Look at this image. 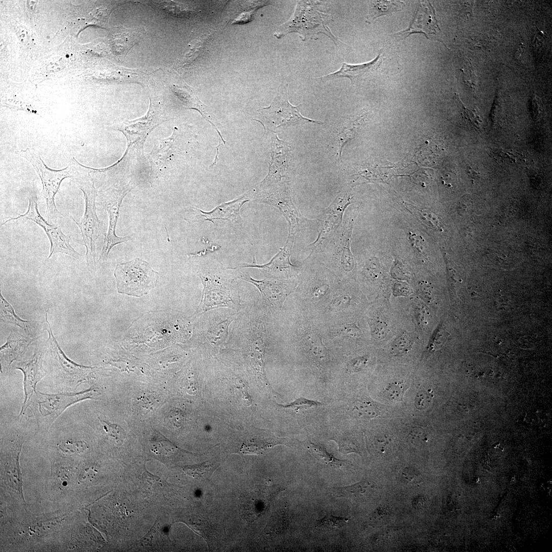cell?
<instances>
[{
    "mask_svg": "<svg viewBox=\"0 0 552 552\" xmlns=\"http://www.w3.org/2000/svg\"><path fill=\"white\" fill-rule=\"evenodd\" d=\"M288 307L276 315L275 324L285 340L311 367L326 372L332 363L331 351L326 345L320 322L292 296Z\"/></svg>",
    "mask_w": 552,
    "mask_h": 552,
    "instance_id": "6da1fadb",
    "label": "cell"
},
{
    "mask_svg": "<svg viewBox=\"0 0 552 552\" xmlns=\"http://www.w3.org/2000/svg\"><path fill=\"white\" fill-rule=\"evenodd\" d=\"M340 281L310 254L300 266L298 282L292 294L296 301L315 316Z\"/></svg>",
    "mask_w": 552,
    "mask_h": 552,
    "instance_id": "7a4b0ae2",
    "label": "cell"
},
{
    "mask_svg": "<svg viewBox=\"0 0 552 552\" xmlns=\"http://www.w3.org/2000/svg\"><path fill=\"white\" fill-rule=\"evenodd\" d=\"M75 171L72 179L76 183L84 194L85 202V212L80 222L71 216L78 226L86 247L85 259L89 270L96 269V242L104 233L103 225L98 219L96 213V202L97 191L94 180L90 175L89 167L83 166L75 158Z\"/></svg>",
    "mask_w": 552,
    "mask_h": 552,
    "instance_id": "3957f363",
    "label": "cell"
},
{
    "mask_svg": "<svg viewBox=\"0 0 552 552\" xmlns=\"http://www.w3.org/2000/svg\"><path fill=\"white\" fill-rule=\"evenodd\" d=\"M355 213L350 211L335 232L312 255L329 269L340 281H348L355 268L351 250Z\"/></svg>",
    "mask_w": 552,
    "mask_h": 552,
    "instance_id": "277c9868",
    "label": "cell"
},
{
    "mask_svg": "<svg viewBox=\"0 0 552 552\" xmlns=\"http://www.w3.org/2000/svg\"><path fill=\"white\" fill-rule=\"evenodd\" d=\"M323 3L317 1H297L294 11L289 19L280 25L273 36L281 39L290 33H297L303 41L317 39L315 36L324 34L337 46L343 43L331 31L328 24L333 18L331 14L321 10Z\"/></svg>",
    "mask_w": 552,
    "mask_h": 552,
    "instance_id": "5b68a950",
    "label": "cell"
},
{
    "mask_svg": "<svg viewBox=\"0 0 552 552\" xmlns=\"http://www.w3.org/2000/svg\"><path fill=\"white\" fill-rule=\"evenodd\" d=\"M114 275L118 292L135 297L148 293L156 286L159 277L148 262L140 258L118 263Z\"/></svg>",
    "mask_w": 552,
    "mask_h": 552,
    "instance_id": "8992f818",
    "label": "cell"
},
{
    "mask_svg": "<svg viewBox=\"0 0 552 552\" xmlns=\"http://www.w3.org/2000/svg\"><path fill=\"white\" fill-rule=\"evenodd\" d=\"M94 392L93 388L75 393L55 394L35 391L26 408L29 406L30 407L38 427L48 429L68 407L81 401L91 398Z\"/></svg>",
    "mask_w": 552,
    "mask_h": 552,
    "instance_id": "52a82bcc",
    "label": "cell"
},
{
    "mask_svg": "<svg viewBox=\"0 0 552 552\" xmlns=\"http://www.w3.org/2000/svg\"><path fill=\"white\" fill-rule=\"evenodd\" d=\"M16 154L27 159L33 166L39 176L42 184V196L45 201V214L49 222L56 221L63 215L57 210L55 197L62 181L66 178L73 177L74 165H71L61 170H54L48 167L40 156L30 148H27L15 152Z\"/></svg>",
    "mask_w": 552,
    "mask_h": 552,
    "instance_id": "ba28073f",
    "label": "cell"
},
{
    "mask_svg": "<svg viewBox=\"0 0 552 552\" xmlns=\"http://www.w3.org/2000/svg\"><path fill=\"white\" fill-rule=\"evenodd\" d=\"M162 101L150 98V106L146 114L137 119L126 121L114 126V129L121 131L128 142V150H143L144 142L150 132L157 125L167 120Z\"/></svg>",
    "mask_w": 552,
    "mask_h": 552,
    "instance_id": "9c48e42d",
    "label": "cell"
},
{
    "mask_svg": "<svg viewBox=\"0 0 552 552\" xmlns=\"http://www.w3.org/2000/svg\"><path fill=\"white\" fill-rule=\"evenodd\" d=\"M262 186L264 192L261 201L272 205L280 211L288 222L289 234L295 236L313 222L302 216L295 205L288 183L278 182Z\"/></svg>",
    "mask_w": 552,
    "mask_h": 552,
    "instance_id": "30bf717a",
    "label": "cell"
},
{
    "mask_svg": "<svg viewBox=\"0 0 552 552\" xmlns=\"http://www.w3.org/2000/svg\"><path fill=\"white\" fill-rule=\"evenodd\" d=\"M132 189L130 185L124 186L114 185L101 192L100 197L101 204L108 213V228L105 233L103 247L99 260H107L110 250L115 245L127 242L133 238V234L125 237H119L116 234V228L119 215L120 208L125 196Z\"/></svg>",
    "mask_w": 552,
    "mask_h": 552,
    "instance_id": "8fae6325",
    "label": "cell"
},
{
    "mask_svg": "<svg viewBox=\"0 0 552 552\" xmlns=\"http://www.w3.org/2000/svg\"><path fill=\"white\" fill-rule=\"evenodd\" d=\"M200 278L203 286L200 305L202 312L221 307L240 308V296L228 281L214 274H201Z\"/></svg>",
    "mask_w": 552,
    "mask_h": 552,
    "instance_id": "7c38bea8",
    "label": "cell"
},
{
    "mask_svg": "<svg viewBox=\"0 0 552 552\" xmlns=\"http://www.w3.org/2000/svg\"><path fill=\"white\" fill-rule=\"evenodd\" d=\"M351 315L319 321L324 341L331 351L364 340L363 330Z\"/></svg>",
    "mask_w": 552,
    "mask_h": 552,
    "instance_id": "4fadbf2b",
    "label": "cell"
},
{
    "mask_svg": "<svg viewBox=\"0 0 552 552\" xmlns=\"http://www.w3.org/2000/svg\"><path fill=\"white\" fill-rule=\"evenodd\" d=\"M287 89V83L281 84L277 96L270 106L261 110L265 122L273 128L308 123L323 124L321 121L303 116L299 110L301 104L295 106L289 102Z\"/></svg>",
    "mask_w": 552,
    "mask_h": 552,
    "instance_id": "5bb4252c",
    "label": "cell"
},
{
    "mask_svg": "<svg viewBox=\"0 0 552 552\" xmlns=\"http://www.w3.org/2000/svg\"><path fill=\"white\" fill-rule=\"evenodd\" d=\"M22 219L31 220L41 226L46 233L50 242V251L48 259L54 254L61 253L79 259L81 255L76 251L70 243V238L62 231L60 226L45 220L39 214L36 198L31 196L29 199L28 210L26 213L16 217H10L2 225L12 220Z\"/></svg>",
    "mask_w": 552,
    "mask_h": 552,
    "instance_id": "9a60e30c",
    "label": "cell"
},
{
    "mask_svg": "<svg viewBox=\"0 0 552 552\" xmlns=\"http://www.w3.org/2000/svg\"><path fill=\"white\" fill-rule=\"evenodd\" d=\"M242 279L254 284L260 292L262 307L273 316L282 310L286 301L296 288L298 279L280 280L266 278L258 280L248 275H242Z\"/></svg>",
    "mask_w": 552,
    "mask_h": 552,
    "instance_id": "2e32d148",
    "label": "cell"
},
{
    "mask_svg": "<svg viewBox=\"0 0 552 552\" xmlns=\"http://www.w3.org/2000/svg\"><path fill=\"white\" fill-rule=\"evenodd\" d=\"M353 196L348 189H343L332 203L324 210L318 220L320 222L318 234L315 240L306 248L314 251L323 244L338 229L343 221V214L353 202Z\"/></svg>",
    "mask_w": 552,
    "mask_h": 552,
    "instance_id": "e0dca14e",
    "label": "cell"
},
{
    "mask_svg": "<svg viewBox=\"0 0 552 552\" xmlns=\"http://www.w3.org/2000/svg\"><path fill=\"white\" fill-rule=\"evenodd\" d=\"M295 235L289 234L284 246L271 260L263 265L256 264L244 265L237 268L254 267L258 268L268 278L293 280L298 279L300 266L290 262V256L294 242Z\"/></svg>",
    "mask_w": 552,
    "mask_h": 552,
    "instance_id": "ac0fdd59",
    "label": "cell"
},
{
    "mask_svg": "<svg viewBox=\"0 0 552 552\" xmlns=\"http://www.w3.org/2000/svg\"><path fill=\"white\" fill-rule=\"evenodd\" d=\"M357 298L348 281H340L315 316L319 321L351 315L357 306Z\"/></svg>",
    "mask_w": 552,
    "mask_h": 552,
    "instance_id": "d6986e66",
    "label": "cell"
},
{
    "mask_svg": "<svg viewBox=\"0 0 552 552\" xmlns=\"http://www.w3.org/2000/svg\"><path fill=\"white\" fill-rule=\"evenodd\" d=\"M47 314L45 319L47 327L46 329L49 333L48 342L52 352L57 359L59 368L63 376L68 381L78 384L82 382L87 381L93 377V367L78 364L68 358L58 344L55 339L50 325L47 320Z\"/></svg>",
    "mask_w": 552,
    "mask_h": 552,
    "instance_id": "ffe728a7",
    "label": "cell"
},
{
    "mask_svg": "<svg viewBox=\"0 0 552 552\" xmlns=\"http://www.w3.org/2000/svg\"><path fill=\"white\" fill-rule=\"evenodd\" d=\"M382 61V55L379 53L373 60L360 64H350L343 62L338 70L318 78L321 80H329L347 78L353 83L372 74L379 67Z\"/></svg>",
    "mask_w": 552,
    "mask_h": 552,
    "instance_id": "44dd1931",
    "label": "cell"
},
{
    "mask_svg": "<svg viewBox=\"0 0 552 552\" xmlns=\"http://www.w3.org/2000/svg\"><path fill=\"white\" fill-rule=\"evenodd\" d=\"M24 374L25 401L20 415L25 411L26 405L35 392L37 382L44 376L42 367V360L39 355H34L29 361L21 362L16 367Z\"/></svg>",
    "mask_w": 552,
    "mask_h": 552,
    "instance_id": "7402d4cb",
    "label": "cell"
},
{
    "mask_svg": "<svg viewBox=\"0 0 552 552\" xmlns=\"http://www.w3.org/2000/svg\"><path fill=\"white\" fill-rule=\"evenodd\" d=\"M236 314L219 312L217 315L216 313L211 315L206 330L205 337L212 347H220L227 340L229 327Z\"/></svg>",
    "mask_w": 552,
    "mask_h": 552,
    "instance_id": "603a6c76",
    "label": "cell"
},
{
    "mask_svg": "<svg viewBox=\"0 0 552 552\" xmlns=\"http://www.w3.org/2000/svg\"><path fill=\"white\" fill-rule=\"evenodd\" d=\"M245 196L232 201L222 203L210 212H204L196 208H192L204 217V220L213 222L215 220H227L238 222L241 220L240 209L244 203L247 201Z\"/></svg>",
    "mask_w": 552,
    "mask_h": 552,
    "instance_id": "cb8c5ba5",
    "label": "cell"
},
{
    "mask_svg": "<svg viewBox=\"0 0 552 552\" xmlns=\"http://www.w3.org/2000/svg\"><path fill=\"white\" fill-rule=\"evenodd\" d=\"M22 443L18 440L12 442L9 452L6 457L5 474L6 479L9 481L10 486L14 488L18 492L19 495L24 500L22 490V480L19 463V455L21 451Z\"/></svg>",
    "mask_w": 552,
    "mask_h": 552,
    "instance_id": "d4e9b609",
    "label": "cell"
},
{
    "mask_svg": "<svg viewBox=\"0 0 552 552\" xmlns=\"http://www.w3.org/2000/svg\"><path fill=\"white\" fill-rule=\"evenodd\" d=\"M175 137L174 131L170 137L159 141L148 154V157L150 161L153 174H156L158 170L166 164V162L171 154L175 152Z\"/></svg>",
    "mask_w": 552,
    "mask_h": 552,
    "instance_id": "484cf974",
    "label": "cell"
},
{
    "mask_svg": "<svg viewBox=\"0 0 552 552\" xmlns=\"http://www.w3.org/2000/svg\"><path fill=\"white\" fill-rule=\"evenodd\" d=\"M171 89L182 102L184 105L186 106L188 108L197 110L215 128L219 135L220 136L223 142L224 143V141L218 130L217 126L210 119V116L206 112V106L201 102L191 87L186 84H173L171 86Z\"/></svg>",
    "mask_w": 552,
    "mask_h": 552,
    "instance_id": "4316f807",
    "label": "cell"
},
{
    "mask_svg": "<svg viewBox=\"0 0 552 552\" xmlns=\"http://www.w3.org/2000/svg\"><path fill=\"white\" fill-rule=\"evenodd\" d=\"M30 341L26 338H18L11 333L7 342L1 348V359L3 365H9L14 360L21 356Z\"/></svg>",
    "mask_w": 552,
    "mask_h": 552,
    "instance_id": "83f0119b",
    "label": "cell"
},
{
    "mask_svg": "<svg viewBox=\"0 0 552 552\" xmlns=\"http://www.w3.org/2000/svg\"><path fill=\"white\" fill-rule=\"evenodd\" d=\"M348 409L350 415L356 418L372 419L380 414L377 404L366 398L353 401L349 405Z\"/></svg>",
    "mask_w": 552,
    "mask_h": 552,
    "instance_id": "f1b7e54d",
    "label": "cell"
},
{
    "mask_svg": "<svg viewBox=\"0 0 552 552\" xmlns=\"http://www.w3.org/2000/svg\"><path fill=\"white\" fill-rule=\"evenodd\" d=\"M284 442V440L271 435L254 437L244 444L241 451L244 454L262 453L268 448L278 444H282Z\"/></svg>",
    "mask_w": 552,
    "mask_h": 552,
    "instance_id": "f546056e",
    "label": "cell"
},
{
    "mask_svg": "<svg viewBox=\"0 0 552 552\" xmlns=\"http://www.w3.org/2000/svg\"><path fill=\"white\" fill-rule=\"evenodd\" d=\"M374 488L372 483L364 480L346 487L335 488L333 492L339 497L361 499L369 497Z\"/></svg>",
    "mask_w": 552,
    "mask_h": 552,
    "instance_id": "4dcf8cb0",
    "label": "cell"
},
{
    "mask_svg": "<svg viewBox=\"0 0 552 552\" xmlns=\"http://www.w3.org/2000/svg\"><path fill=\"white\" fill-rule=\"evenodd\" d=\"M402 3L397 1H370L369 13L366 21L373 22L377 17L401 9Z\"/></svg>",
    "mask_w": 552,
    "mask_h": 552,
    "instance_id": "1f68e13d",
    "label": "cell"
},
{
    "mask_svg": "<svg viewBox=\"0 0 552 552\" xmlns=\"http://www.w3.org/2000/svg\"><path fill=\"white\" fill-rule=\"evenodd\" d=\"M364 116L357 117L346 123L337 135L339 142V155L340 158L344 145L352 139L357 132L360 125L362 124Z\"/></svg>",
    "mask_w": 552,
    "mask_h": 552,
    "instance_id": "d6a6232c",
    "label": "cell"
},
{
    "mask_svg": "<svg viewBox=\"0 0 552 552\" xmlns=\"http://www.w3.org/2000/svg\"><path fill=\"white\" fill-rule=\"evenodd\" d=\"M309 448L315 457L325 464L336 468H343L349 466L348 462L339 459L329 453L326 448L320 445L310 443Z\"/></svg>",
    "mask_w": 552,
    "mask_h": 552,
    "instance_id": "836d02e7",
    "label": "cell"
},
{
    "mask_svg": "<svg viewBox=\"0 0 552 552\" xmlns=\"http://www.w3.org/2000/svg\"><path fill=\"white\" fill-rule=\"evenodd\" d=\"M1 316L3 320L7 323L16 325L25 331H29L30 323L21 319L15 314L12 307L4 299L1 293Z\"/></svg>",
    "mask_w": 552,
    "mask_h": 552,
    "instance_id": "e575fe53",
    "label": "cell"
},
{
    "mask_svg": "<svg viewBox=\"0 0 552 552\" xmlns=\"http://www.w3.org/2000/svg\"><path fill=\"white\" fill-rule=\"evenodd\" d=\"M217 468L215 464L206 462L202 464L194 466H187L183 467L184 472L189 476L201 479H208L211 476Z\"/></svg>",
    "mask_w": 552,
    "mask_h": 552,
    "instance_id": "d590c367",
    "label": "cell"
},
{
    "mask_svg": "<svg viewBox=\"0 0 552 552\" xmlns=\"http://www.w3.org/2000/svg\"><path fill=\"white\" fill-rule=\"evenodd\" d=\"M208 39L209 36H204L200 37L199 39L194 40V42L192 43L189 52L179 62L180 63L179 65H180V66L184 68L190 67L191 64L196 60V58L199 56L198 55L201 53V51L203 50V47L205 45V42H206Z\"/></svg>",
    "mask_w": 552,
    "mask_h": 552,
    "instance_id": "8d00e7d4",
    "label": "cell"
},
{
    "mask_svg": "<svg viewBox=\"0 0 552 552\" xmlns=\"http://www.w3.org/2000/svg\"><path fill=\"white\" fill-rule=\"evenodd\" d=\"M100 423L108 439L117 445H121L126 437L125 430L119 425L99 418Z\"/></svg>",
    "mask_w": 552,
    "mask_h": 552,
    "instance_id": "74e56055",
    "label": "cell"
},
{
    "mask_svg": "<svg viewBox=\"0 0 552 552\" xmlns=\"http://www.w3.org/2000/svg\"><path fill=\"white\" fill-rule=\"evenodd\" d=\"M349 519L347 517H335L327 514L322 519L317 520L315 528L320 531H329L342 526Z\"/></svg>",
    "mask_w": 552,
    "mask_h": 552,
    "instance_id": "f35d334b",
    "label": "cell"
},
{
    "mask_svg": "<svg viewBox=\"0 0 552 552\" xmlns=\"http://www.w3.org/2000/svg\"><path fill=\"white\" fill-rule=\"evenodd\" d=\"M137 401L136 405L138 410L142 416L153 411L159 402L158 396L153 393L147 394L140 397Z\"/></svg>",
    "mask_w": 552,
    "mask_h": 552,
    "instance_id": "ab89813d",
    "label": "cell"
},
{
    "mask_svg": "<svg viewBox=\"0 0 552 552\" xmlns=\"http://www.w3.org/2000/svg\"><path fill=\"white\" fill-rule=\"evenodd\" d=\"M413 342V338L410 335H401L393 342L390 351L395 355H403L410 350Z\"/></svg>",
    "mask_w": 552,
    "mask_h": 552,
    "instance_id": "60d3db41",
    "label": "cell"
},
{
    "mask_svg": "<svg viewBox=\"0 0 552 552\" xmlns=\"http://www.w3.org/2000/svg\"><path fill=\"white\" fill-rule=\"evenodd\" d=\"M367 321L372 336L376 339L384 338L389 331L386 324L376 317H369Z\"/></svg>",
    "mask_w": 552,
    "mask_h": 552,
    "instance_id": "b9f144b4",
    "label": "cell"
},
{
    "mask_svg": "<svg viewBox=\"0 0 552 552\" xmlns=\"http://www.w3.org/2000/svg\"><path fill=\"white\" fill-rule=\"evenodd\" d=\"M370 362L369 355L358 356L350 359L346 364L345 371L348 373H355L364 371Z\"/></svg>",
    "mask_w": 552,
    "mask_h": 552,
    "instance_id": "7bdbcfd3",
    "label": "cell"
},
{
    "mask_svg": "<svg viewBox=\"0 0 552 552\" xmlns=\"http://www.w3.org/2000/svg\"><path fill=\"white\" fill-rule=\"evenodd\" d=\"M406 386L402 382H393L385 388L384 396L391 401H401Z\"/></svg>",
    "mask_w": 552,
    "mask_h": 552,
    "instance_id": "ee69618b",
    "label": "cell"
},
{
    "mask_svg": "<svg viewBox=\"0 0 552 552\" xmlns=\"http://www.w3.org/2000/svg\"><path fill=\"white\" fill-rule=\"evenodd\" d=\"M59 449L65 454L80 453L87 448L85 442L81 441H66L59 445Z\"/></svg>",
    "mask_w": 552,
    "mask_h": 552,
    "instance_id": "f6af8a7d",
    "label": "cell"
},
{
    "mask_svg": "<svg viewBox=\"0 0 552 552\" xmlns=\"http://www.w3.org/2000/svg\"><path fill=\"white\" fill-rule=\"evenodd\" d=\"M321 402L315 401L304 398H300L290 404L286 405H282L285 408H289L293 410L299 411L307 410L310 408H316L321 406Z\"/></svg>",
    "mask_w": 552,
    "mask_h": 552,
    "instance_id": "bcb514c9",
    "label": "cell"
},
{
    "mask_svg": "<svg viewBox=\"0 0 552 552\" xmlns=\"http://www.w3.org/2000/svg\"><path fill=\"white\" fill-rule=\"evenodd\" d=\"M433 397L430 389H424L418 393L415 400V405L419 410L427 408L431 404Z\"/></svg>",
    "mask_w": 552,
    "mask_h": 552,
    "instance_id": "7dc6e473",
    "label": "cell"
},
{
    "mask_svg": "<svg viewBox=\"0 0 552 552\" xmlns=\"http://www.w3.org/2000/svg\"><path fill=\"white\" fill-rule=\"evenodd\" d=\"M287 523V514L286 510L278 512L273 517L271 521L268 525V531L272 532H279L281 531L286 526Z\"/></svg>",
    "mask_w": 552,
    "mask_h": 552,
    "instance_id": "c3c4849f",
    "label": "cell"
},
{
    "mask_svg": "<svg viewBox=\"0 0 552 552\" xmlns=\"http://www.w3.org/2000/svg\"><path fill=\"white\" fill-rule=\"evenodd\" d=\"M492 157L498 160L505 162L516 163L518 158V154L502 149H493L490 151Z\"/></svg>",
    "mask_w": 552,
    "mask_h": 552,
    "instance_id": "681fc988",
    "label": "cell"
},
{
    "mask_svg": "<svg viewBox=\"0 0 552 552\" xmlns=\"http://www.w3.org/2000/svg\"><path fill=\"white\" fill-rule=\"evenodd\" d=\"M533 113L535 118L539 117L542 112V106L540 105V102L537 98H534L532 100Z\"/></svg>",
    "mask_w": 552,
    "mask_h": 552,
    "instance_id": "f907efd6",
    "label": "cell"
},
{
    "mask_svg": "<svg viewBox=\"0 0 552 552\" xmlns=\"http://www.w3.org/2000/svg\"><path fill=\"white\" fill-rule=\"evenodd\" d=\"M404 479L408 481H413L418 477V474L413 470H406L402 474Z\"/></svg>",
    "mask_w": 552,
    "mask_h": 552,
    "instance_id": "816d5d0a",
    "label": "cell"
}]
</instances>
